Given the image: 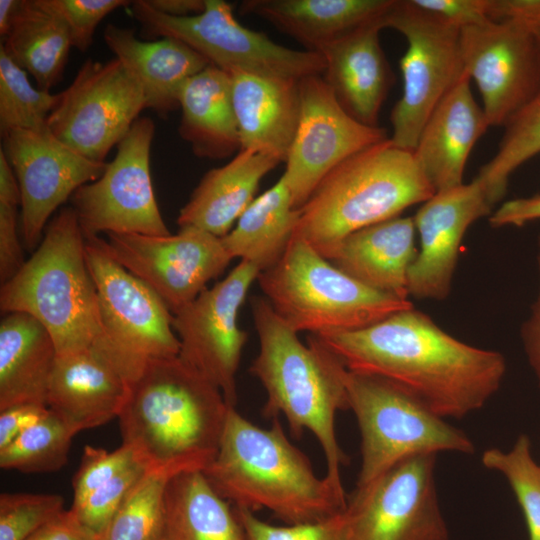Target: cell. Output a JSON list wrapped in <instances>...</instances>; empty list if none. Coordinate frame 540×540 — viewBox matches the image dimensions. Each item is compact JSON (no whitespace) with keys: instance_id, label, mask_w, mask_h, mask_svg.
<instances>
[{"instance_id":"cell-1","label":"cell","mask_w":540,"mask_h":540,"mask_svg":"<svg viewBox=\"0 0 540 540\" xmlns=\"http://www.w3.org/2000/svg\"><path fill=\"white\" fill-rule=\"evenodd\" d=\"M344 367L390 382L441 418H463L498 391L504 356L458 340L411 307L350 332L315 335Z\"/></svg>"},{"instance_id":"cell-2","label":"cell","mask_w":540,"mask_h":540,"mask_svg":"<svg viewBox=\"0 0 540 540\" xmlns=\"http://www.w3.org/2000/svg\"><path fill=\"white\" fill-rule=\"evenodd\" d=\"M229 405L179 356L150 362L118 416L122 445L146 471H204L215 458Z\"/></svg>"},{"instance_id":"cell-3","label":"cell","mask_w":540,"mask_h":540,"mask_svg":"<svg viewBox=\"0 0 540 540\" xmlns=\"http://www.w3.org/2000/svg\"><path fill=\"white\" fill-rule=\"evenodd\" d=\"M237 508L267 509L287 525L317 522L346 508L344 488L319 478L286 437L279 417L261 428L229 407L217 454L202 471Z\"/></svg>"},{"instance_id":"cell-4","label":"cell","mask_w":540,"mask_h":540,"mask_svg":"<svg viewBox=\"0 0 540 540\" xmlns=\"http://www.w3.org/2000/svg\"><path fill=\"white\" fill-rule=\"evenodd\" d=\"M251 312L259 352L249 371L267 395L263 415H284L296 438L310 431L323 450L326 477L343 487L340 471L348 457L337 441L335 418L349 409L343 382L346 368L315 335L302 343L265 297L251 299Z\"/></svg>"},{"instance_id":"cell-5","label":"cell","mask_w":540,"mask_h":540,"mask_svg":"<svg viewBox=\"0 0 540 540\" xmlns=\"http://www.w3.org/2000/svg\"><path fill=\"white\" fill-rule=\"evenodd\" d=\"M412 151L390 138L347 158L318 184L294 234L329 260L351 233L398 217L435 194Z\"/></svg>"},{"instance_id":"cell-6","label":"cell","mask_w":540,"mask_h":540,"mask_svg":"<svg viewBox=\"0 0 540 540\" xmlns=\"http://www.w3.org/2000/svg\"><path fill=\"white\" fill-rule=\"evenodd\" d=\"M0 309L38 320L50 333L57 355L100 341L97 291L85 258V237L72 207L54 216L32 256L1 285Z\"/></svg>"},{"instance_id":"cell-7","label":"cell","mask_w":540,"mask_h":540,"mask_svg":"<svg viewBox=\"0 0 540 540\" xmlns=\"http://www.w3.org/2000/svg\"><path fill=\"white\" fill-rule=\"evenodd\" d=\"M257 281L274 312L297 333L355 331L413 307L348 276L295 234Z\"/></svg>"},{"instance_id":"cell-8","label":"cell","mask_w":540,"mask_h":540,"mask_svg":"<svg viewBox=\"0 0 540 540\" xmlns=\"http://www.w3.org/2000/svg\"><path fill=\"white\" fill-rule=\"evenodd\" d=\"M349 409L361 435V468L356 487H363L395 464L425 454H472V440L377 376L343 372Z\"/></svg>"},{"instance_id":"cell-9","label":"cell","mask_w":540,"mask_h":540,"mask_svg":"<svg viewBox=\"0 0 540 540\" xmlns=\"http://www.w3.org/2000/svg\"><path fill=\"white\" fill-rule=\"evenodd\" d=\"M97 237L85 239L103 330L93 347L131 385L150 362L178 356L180 341L172 327L173 314L162 299L112 259Z\"/></svg>"},{"instance_id":"cell-10","label":"cell","mask_w":540,"mask_h":540,"mask_svg":"<svg viewBox=\"0 0 540 540\" xmlns=\"http://www.w3.org/2000/svg\"><path fill=\"white\" fill-rule=\"evenodd\" d=\"M130 6L145 35L175 38L229 74L300 80L322 75L325 69L320 53L287 48L243 26L234 17L232 6L223 0H205L203 12L187 17L162 14L146 0L132 1Z\"/></svg>"},{"instance_id":"cell-11","label":"cell","mask_w":540,"mask_h":540,"mask_svg":"<svg viewBox=\"0 0 540 540\" xmlns=\"http://www.w3.org/2000/svg\"><path fill=\"white\" fill-rule=\"evenodd\" d=\"M384 26L400 32L407 42L400 59L403 91L390 114V140L413 152L435 107L466 74L460 29L419 9L410 0H394Z\"/></svg>"},{"instance_id":"cell-12","label":"cell","mask_w":540,"mask_h":540,"mask_svg":"<svg viewBox=\"0 0 540 540\" xmlns=\"http://www.w3.org/2000/svg\"><path fill=\"white\" fill-rule=\"evenodd\" d=\"M152 119L136 120L117 153L95 181L78 188L71 203L85 239L101 233L167 236L152 186Z\"/></svg>"},{"instance_id":"cell-13","label":"cell","mask_w":540,"mask_h":540,"mask_svg":"<svg viewBox=\"0 0 540 540\" xmlns=\"http://www.w3.org/2000/svg\"><path fill=\"white\" fill-rule=\"evenodd\" d=\"M147 108L144 91L123 64L88 59L47 119L59 140L84 157L104 162Z\"/></svg>"},{"instance_id":"cell-14","label":"cell","mask_w":540,"mask_h":540,"mask_svg":"<svg viewBox=\"0 0 540 540\" xmlns=\"http://www.w3.org/2000/svg\"><path fill=\"white\" fill-rule=\"evenodd\" d=\"M435 463V454L414 456L356 487L344 509L347 540H448Z\"/></svg>"},{"instance_id":"cell-15","label":"cell","mask_w":540,"mask_h":540,"mask_svg":"<svg viewBox=\"0 0 540 540\" xmlns=\"http://www.w3.org/2000/svg\"><path fill=\"white\" fill-rule=\"evenodd\" d=\"M103 250L146 283L172 314L192 302L233 260L221 238L194 226L176 234H106Z\"/></svg>"},{"instance_id":"cell-16","label":"cell","mask_w":540,"mask_h":540,"mask_svg":"<svg viewBox=\"0 0 540 540\" xmlns=\"http://www.w3.org/2000/svg\"><path fill=\"white\" fill-rule=\"evenodd\" d=\"M260 270L244 260L192 302L173 314L179 357L213 383L230 407L237 404L236 374L247 332L238 313Z\"/></svg>"},{"instance_id":"cell-17","label":"cell","mask_w":540,"mask_h":540,"mask_svg":"<svg viewBox=\"0 0 540 540\" xmlns=\"http://www.w3.org/2000/svg\"><path fill=\"white\" fill-rule=\"evenodd\" d=\"M299 92L298 126L282 174L296 209L337 165L388 139L384 128L362 124L350 116L323 76L302 78Z\"/></svg>"},{"instance_id":"cell-18","label":"cell","mask_w":540,"mask_h":540,"mask_svg":"<svg viewBox=\"0 0 540 540\" xmlns=\"http://www.w3.org/2000/svg\"><path fill=\"white\" fill-rule=\"evenodd\" d=\"M460 48L489 126H505L540 88V46L534 31L487 19L460 29Z\"/></svg>"},{"instance_id":"cell-19","label":"cell","mask_w":540,"mask_h":540,"mask_svg":"<svg viewBox=\"0 0 540 540\" xmlns=\"http://www.w3.org/2000/svg\"><path fill=\"white\" fill-rule=\"evenodd\" d=\"M21 194L20 232L28 249L40 244L51 215L81 186L97 180L107 163L79 154L48 127L2 135Z\"/></svg>"},{"instance_id":"cell-20","label":"cell","mask_w":540,"mask_h":540,"mask_svg":"<svg viewBox=\"0 0 540 540\" xmlns=\"http://www.w3.org/2000/svg\"><path fill=\"white\" fill-rule=\"evenodd\" d=\"M490 204L481 184H468L436 192L413 217L419 248L408 272L409 295L443 300L450 292L459 248L468 228L490 216Z\"/></svg>"},{"instance_id":"cell-21","label":"cell","mask_w":540,"mask_h":540,"mask_svg":"<svg viewBox=\"0 0 540 540\" xmlns=\"http://www.w3.org/2000/svg\"><path fill=\"white\" fill-rule=\"evenodd\" d=\"M130 384L95 347L57 355L47 407L77 433L118 417Z\"/></svg>"},{"instance_id":"cell-22","label":"cell","mask_w":540,"mask_h":540,"mask_svg":"<svg viewBox=\"0 0 540 540\" xmlns=\"http://www.w3.org/2000/svg\"><path fill=\"white\" fill-rule=\"evenodd\" d=\"M465 74L427 119L413 156L435 192L463 184L468 157L488 129Z\"/></svg>"},{"instance_id":"cell-23","label":"cell","mask_w":540,"mask_h":540,"mask_svg":"<svg viewBox=\"0 0 540 540\" xmlns=\"http://www.w3.org/2000/svg\"><path fill=\"white\" fill-rule=\"evenodd\" d=\"M380 24L362 27L327 46L322 75L337 101L354 119L379 126L380 109L394 82V74L381 47Z\"/></svg>"},{"instance_id":"cell-24","label":"cell","mask_w":540,"mask_h":540,"mask_svg":"<svg viewBox=\"0 0 540 540\" xmlns=\"http://www.w3.org/2000/svg\"><path fill=\"white\" fill-rule=\"evenodd\" d=\"M241 149L285 162L300 116L299 81L230 73Z\"/></svg>"},{"instance_id":"cell-25","label":"cell","mask_w":540,"mask_h":540,"mask_svg":"<svg viewBox=\"0 0 540 540\" xmlns=\"http://www.w3.org/2000/svg\"><path fill=\"white\" fill-rule=\"evenodd\" d=\"M394 0H245L242 15H253L320 53L352 32L372 24L383 28Z\"/></svg>"},{"instance_id":"cell-26","label":"cell","mask_w":540,"mask_h":540,"mask_svg":"<svg viewBox=\"0 0 540 540\" xmlns=\"http://www.w3.org/2000/svg\"><path fill=\"white\" fill-rule=\"evenodd\" d=\"M104 40L115 58L141 85L147 108L161 117L179 108V95L185 82L211 65L175 38L142 41L133 29L108 24Z\"/></svg>"},{"instance_id":"cell-27","label":"cell","mask_w":540,"mask_h":540,"mask_svg":"<svg viewBox=\"0 0 540 540\" xmlns=\"http://www.w3.org/2000/svg\"><path fill=\"white\" fill-rule=\"evenodd\" d=\"M413 217H395L344 238L329 261L358 282L408 300V272L418 248Z\"/></svg>"},{"instance_id":"cell-28","label":"cell","mask_w":540,"mask_h":540,"mask_svg":"<svg viewBox=\"0 0 540 540\" xmlns=\"http://www.w3.org/2000/svg\"><path fill=\"white\" fill-rule=\"evenodd\" d=\"M279 163L273 157L240 150L227 164L203 176L179 212V227L194 226L224 237L254 200L260 181Z\"/></svg>"},{"instance_id":"cell-29","label":"cell","mask_w":540,"mask_h":540,"mask_svg":"<svg viewBox=\"0 0 540 540\" xmlns=\"http://www.w3.org/2000/svg\"><path fill=\"white\" fill-rule=\"evenodd\" d=\"M56 359L55 343L38 320L22 312L7 313L0 323V410L47 406Z\"/></svg>"},{"instance_id":"cell-30","label":"cell","mask_w":540,"mask_h":540,"mask_svg":"<svg viewBox=\"0 0 540 540\" xmlns=\"http://www.w3.org/2000/svg\"><path fill=\"white\" fill-rule=\"evenodd\" d=\"M181 138L200 158L224 159L241 149L231 76L209 65L190 77L179 95Z\"/></svg>"},{"instance_id":"cell-31","label":"cell","mask_w":540,"mask_h":540,"mask_svg":"<svg viewBox=\"0 0 540 540\" xmlns=\"http://www.w3.org/2000/svg\"><path fill=\"white\" fill-rule=\"evenodd\" d=\"M163 540H246L235 508L202 471L174 475L165 492Z\"/></svg>"},{"instance_id":"cell-32","label":"cell","mask_w":540,"mask_h":540,"mask_svg":"<svg viewBox=\"0 0 540 540\" xmlns=\"http://www.w3.org/2000/svg\"><path fill=\"white\" fill-rule=\"evenodd\" d=\"M300 217L281 176L246 208L231 231L221 238L232 259L254 264L260 273L274 266L286 251Z\"/></svg>"},{"instance_id":"cell-33","label":"cell","mask_w":540,"mask_h":540,"mask_svg":"<svg viewBox=\"0 0 540 540\" xmlns=\"http://www.w3.org/2000/svg\"><path fill=\"white\" fill-rule=\"evenodd\" d=\"M2 46L46 91L60 81L73 47L66 24L43 0H22Z\"/></svg>"},{"instance_id":"cell-34","label":"cell","mask_w":540,"mask_h":540,"mask_svg":"<svg viewBox=\"0 0 540 540\" xmlns=\"http://www.w3.org/2000/svg\"><path fill=\"white\" fill-rule=\"evenodd\" d=\"M504 127L496 154L475 178L492 206L504 197L510 175L540 153V88Z\"/></svg>"},{"instance_id":"cell-35","label":"cell","mask_w":540,"mask_h":540,"mask_svg":"<svg viewBox=\"0 0 540 540\" xmlns=\"http://www.w3.org/2000/svg\"><path fill=\"white\" fill-rule=\"evenodd\" d=\"M77 432L52 412L47 413L0 450V467L22 473H49L68 462Z\"/></svg>"},{"instance_id":"cell-36","label":"cell","mask_w":540,"mask_h":540,"mask_svg":"<svg viewBox=\"0 0 540 540\" xmlns=\"http://www.w3.org/2000/svg\"><path fill=\"white\" fill-rule=\"evenodd\" d=\"M171 476L146 471L135 483L99 540H163L165 492Z\"/></svg>"},{"instance_id":"cell-37","label":"cell","mask_w":540,"mask_h":540,"mask_svg":"<svg viewBox=\"0 0 540 540\" xmlns=\"http://www.w3.org/2000/svg\"><path fill=\"white\" fill-rule=\"evenodd\" d=\"M60 100V93L34 87L26 71L17 65L0 45V130H38Z\"/></svg>"},{"instance_id":"cell-38","label":"cell","mask_w":540,"mask_h":540,"mask_svg":"<svg viewBox=\"0 0 540 540\" xmlns=\"http://www.w3.org/2000/svg\"><path fill=\"white\" fill-rule=\"evenodd\" d=\"M481 461L506 478L522 509L529 540H540V465L532 458L528 436L520 435L509 451L486 449Z\"/></svg>"},{"instance_id":"cell-39","label":"cell","mask_w":540,"mask_h":540,"mask_svg":"<svg viewBox=\"0 0 540 540\" xmlns=\"http://www.w3.org/2000/svg\"><path fill=\"white\" fill-rule=\"evenodd\" d=\"M60 494H0V540H27L64 511Z\"/></svg>"},{"instance_id":"cell-40","label":"cell","mask_w":540,"mask_h":540,"mask_svg":"<svg viewBox=\"0 0 540 540\" xmlns=\"http://www.w3.org/2000/svg\"><path fill=\"white\" fill-rule=\"evenodd\" d=\"M234 508L246 540H347L344 510L317 522L278 526L261 520L250 510Z\"/></svg>"},{"instance_id":"cell-41","label":"cell","mask_w":540,"mask_h":540,"mask_svg":"<svg viewBox=\"0 0 540 540\" xmlns=\"http://www.w3.org/2000/svg\"><path fill=\"white\" fill-rule=\"evenodd\" d=\"M136 463L139 462L133 452L124 445L114 451L86 445L72 481L71 509L79 507L95 490Z\"/></svg>"},{"instance_id":"cell-42","label":"cell","mask_w":540,"mask_h":540,"mask_svg":"<svg viewBox=\"0 0 540 540\" xmlns=\"http://www.w3.org/2000/svg\"><path fill=\"white\" fill-rule=\"evenodd\" d=\"M145 472L140 463L130 466L95 490L79 507L70 510L100 538L125 496Z\"/></svg>"},{"instance_id":"cell-43","label":"cell","mask_w":540,"mask_h":540,"mask_svg":"<svg viewBox=\"0 0 540 540\" xmlns=\"http://www.w3.org/2000/svg\"><path fill=\"white\" fill-rule=\"evenodd\" d=\"M66 24L72 46L85 52L93 41L98 24L112 11L131 5L125 0H43Z\"/></svg>"},{"instance_id":"cell-44","label":"cell","mask_w":540,"mask_h":540,"mask_svg":"<svg viewBox=\"0 0 540 540\" xmlns=\"http://www.w3.org/2000/svg\"><path fill=\"white\" fill-rule=\"evenodd\" d=\"M13 201L0 200V280H10L25 263L18 236L17 207Z\"/></svg>"},{"instance_id":"cell-45","label":"cell","mask_w":540,"mask_h":540,"mask_svg":"<svg viewBox=\"0 0 540 540\" xmlns=\"http://www.w3.org/2000/svg\"><path fill=\"white\" fill-rule=\"evenodd\" d=\"M419 9L459 29L488 18L490 0H410Z\"/></svg>"},{"instance_id":"cell-46","label":"cell","mask_w":540,"mask_h":540,"mask_svg":"<svg viewBox=\"0 0 540 540\" xmlns=\"http://www.w3.org/2000/svg\"><path fill=\"white\" fill-rule=\"evenodd\" d=\"M47 411V406L36 404H21L0 410V450L39 421Z\"/></svg>"},{"instance_id":"cell-47","label":"cell","mask_w":540,"mask_h":540,"mask_svg":"<svg viewBox=\"0 0 540 540\" xmlns=\"http://www.w3.org/2000/svg\"><path fill=\"white\" fill-rule=\"evenodd\" d=\"M488 18L515 22L534 31L540 26V0H490Z\"/></svg>"},{"instance_id":"cell-48","label":"cell","mask_w":540,"mask_h":540,"mask_svg":"<svg viewBox=\"0 0 540 540\" xmlns=\"http://www.w3.org/2000/svg\"><path fill=\"white\" fill-rule=\"evenodd\" d=\"M27 540H99L69 509L45 524Z\"/></svg>"},{"instance_id":"cell-49","label":"cell","mask_w":540,"mask_h":540,"mask_svg":"<svg viewBox=\"0 0 540 540\" xmlns=\"http://www.w3.org/2000/svg\"><path fill=\"white\" fill-rule=\"evenodd\" d=\"M540 219V195L521 197L504 202L489 216L493 228L523 226Z\"/></svg>"},{"instance_id":"cell-50","label":"cell","mask_w":540,"mask_h":540,"mask_svg":"<svg viewBox=\"0 0 540 540\" xmlns=\"http://www.w3.org/2000/svg\"><path fill=\"white\" fill-rule=\"evenodd\" d=\"M537 264L540 281V236L538 238ZM521 336L529 363L540 384V282L538 296L532 306L529 318L522 326Z\"/></svg>"},{"instance_id":"cell-51","label":"cell","mask_w":540,"mask_h":540,"mask_svg":"<svg viewBox=\"0 0 540 540\" xmlns=\"http://www.w3.org/2000/svg\"><path fill=\"white\" fill-rule=\"evenodd\" d=\"M154 10L173 17L200 14L205 9V0H146Z\"/></svg>"},{"instance_id":"cell-52","label":"cell","mask_w":540,"mask_h":540,"mask_svg":"<svg viewBox=\"0 0 540 540\" xmlns=\"http://www.w3.org/2000/svg\"><path fill=\"white\" fill-rule=\"evenodd\" d=\"M22 0H0V35L9 34L17 16Z\"/></svg>"},{"instance_id":"cell-53","label":"cell","mask_w":540,"mask_h":540,"mask_svg":"<svg viewBox=\"0 0 540 540\" xmlns=\"http://www.w3.org/2000/svg\"><path fill=\"white\" fill-rule=\"evenodd\" d=\"M534 33L540 46V26L534 30Z\"/></svg>"}]
</instances>
